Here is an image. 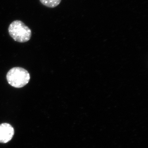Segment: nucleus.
Wrapping results in <instances>:
<instances>
[{
	"label": "nucleus",
	"instance_id": "1",
	"mask_svg": "<svg viewBox=\"0 0 148 148\" xmlns=\"http://www.w3.org/2000/svg\"><path fill=\"white\" fill-rule=\"evenodd\" d=\"M8 32L10 36L18 42H27L32 36L31 29L20 20L12 22L9 27Z\"/></svg>",
	"mask_w": 148,
	"mask_h": 148
},
{
	"label": "nucleus",
	"instance_id": "2",
	"mask_svg": "<svg viewBox=\"0 0 148 148\" xmlns=\"http://www.w3.org/2000/svg\"><path fill=\"white\" fill-rule=\"evenodd\" d=\"M6 78L11 86L16 88H21L29 82L30 75L26 69L20 67H15L9 71L7 74Z\"/></svg>",
	"mask_w": 148,
	"mask_h": 148
},
{
	"label": "nucleus",
	"instance_id": "3",
	"mask_svg": "<svg viewBox=\"0 0 148 148\" xmlns=\"http://www.w3.org/2000/svg\"><path fill=\"white\" fill-rule=\"evenodd\" d=\"M14 135V130L11 125L3 123L0 125V143H8Z\"/></svg>",
	"mask_w": 148,
	"mask_h": 148
},
{
	"label": "nucleus",
	"instance_id": "4",
	"mask_svg": "<svg viewBox=\"0 0 148 148\" xmlns=\"http://www.w3.org/2000/svg\"><path fill=\"white\" fill-rule=\"evenodd\" d=\"M44 5L49 8L56 7L60 4L61 0H40Z\"/></svg>",
	"mask_w": 148,
	"mask_h": 148
}]
</instances>
